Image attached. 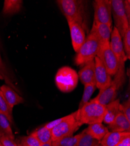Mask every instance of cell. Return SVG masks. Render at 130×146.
<instances>
[{"instance_id": "cell-31", "label": "cell", "mask_w": 130, "mask_h": 146, "mask_svg": "<svg viewBox=\"0 0 130 146\" xmlns=\"http://www.w3.org/2000/svg\"><path fill=\"white\" fill-rule=\"evenodd\" d=\"M0 142L3 146H18L15 142L14 139L9 137L1 132H0Z\"/></svg>"}, {"instance_id": "cell-29", "label": "cell", "mask_w": 130, "mask_h": 146, "mask_svg": "<svg viewBox=\"0 0 130 146\" xmlns=\"http://www.w3.org/2000/svg\"><path fill=\"white\" fill-rule=\"evenodd\" d=\"M20 143L26 146H40L41 144L39 141L32 134L27 136L23 137Z\"/></svg>"}, {"instance_id": "cell-28", "label": "cell", "mask_w": 130, "mask_h": 146, "mask_svg": "<svg viewBox=\"0 0 130 146\" xmlns=\"http://www.w3.org/2000/svg\"><path fill=\"white\" fill-rule=\"evenodd\" d=\"M123 38V46L125 56L127 59L130 58V27L125 33Z\"/></svg>"}, {"instance_id": "cell-1", "label": "cell", "mask_w": 130, "mask_h": 146, "mask_svg": "<svg viewBox=\"0 0 130 146\" xmlns=\"http://www.w3.org/2000/svg\"><path fill=\"white\" fill-rule=\"evenodd\" d=\"M67 21H74L89 31L88 14L86 1L82 0H57L56 1Z\"/></svg>"}, {"instance_id": "cell-7", "label": "cell", "mask_w": 130, "mask_h": 146, "mask_svg": "<svg viewBox=\"0 0 130 146\" xmlns=\"http://www.w3.org/2000/svg\"><path fill=\"white\" fill-rule=\"evenodd\" d=\"M112 14L114 19V27L119 31L121 38L124 36L130 24L127 18L123 0H111Z\"/></svg>"}, {"instance_id": "cell-38", "label": "cell", "mask_w": 130, "mask_h": 146, "mask_svg": "<svg viewBox=\"0 0 130 146\" xmlns=\"http://www.w3.org/2000/svg\"><path fill=\"white\" fill-rule=\"evenodd\" d=\"M95 146H104V145H102L100 143H99L98 144H97V145H95Z\"/></svg>"}, {"instance_id": "cell-36", "label": "cell", "mask_w": 130, "mask_h": 146, "mask_svg": "<svg viewBox=\"0 0 130 146\" xmlns=\"http://www.w3.org/2000/svg\"><path fill=\"white\" fill-rule=\"evenodd\" d=\"M18 146H26V145H24V144H22V143H20L19 144H18Z\"/></svg>"}, {"instance_id": "cell-15", "label": "cell", "mask_w": 130, "mask_h": 146, "mask_svg": "<svg viewBox=\"0 0 130 146\" xmlns=\"http://www.w3.org/2000/svg\"><path fill=\"white\" fill-rule=\"evenodd\" d=\"M0 90L4 100L12 109L15 106L24 102V99L8 85H3L0 87Z\"/></svg>"}, {"instance_id": "cell-11", "label": "cell", "mask_w": 130, "mask_h": 146, "mask_svg": "<svg viewBox=\"0 0 130 146\" xmlns=\"http://www.w3.org/2000/svg\"><path fill=\"white\" fill-rule=\"evenodd\" d=\"M94 62L96 86L100 91H103L109 86L112 80V76L109 74L104 64L98 57L94 58Z\"/></svg>"}, {"instance_id": "cell-32", "label": "cell", "mask_w": 130, "mask_h": 146, "mask_svg": "<svg viewBox=\"0 0 130 146\" xmlns=\"http://www.w3.org/2000/svg\"><path fill=\"white\" fill-rule=\"evenodd\" d=\"M67 116H64V117H62L61 118H59V119H57L56 120H53L51 121H50V122H49L46 123L44 126L47 128L48 129H50V130H51L53 128H54V127H55L56 126L58 125L59 124H60L61 122H63V121L64 120H65L67 118Z\"/></svg>"}, {"instance_id": "cell-20", "label": "cell", "mask_w": 130, "mask_h": 146, "mask_svg": "<svg viewBox=\"0 0 130 146\" xmlns=\"http://www.w3.org/2000/svg\"><path fill=\"white\" fill-rule=\"evenodd\" d=\"M23 4L22 0H5L3 13L5 15H12L18 13Z\"/></svg>"}, {"instance_id": "cell-40", "label": "cell", "mask_w": 130, "mask_h": 146, "mask_svg": "<svg viewBox=\"0 0 130 146\" xmlns=\"http://www.w3.org/2000/svg\"><path fill=\"white\" fill-rule=\"evenodd\" d=\"M0 93H1V90H0Z\"/></svg>"}, {"instance_id": "cell-23", "label": "cell", "mask_w": 130, "mask_h": 146, "mask_svg": "<svg viewBox=\"0 0 130 146\" xmlns=\"http://www.w3.org/2000/svg\"><path fill=\"white\" fill-rule=\"evenodd\" d=\"M99 143L100 141L92 137L86 129H85L81 133V136L76 146H95Z\"/></svg>"}, {"instance_id": "cell-27", "label": "cell", "mask_w": 130, "mask_h": 146, "mask_svg": "<svg viewBox=\"0 0 130 146\" xmlns=\"http://www.w3.org/2000/svg\"><path fill=\"white\" fill-rule=\"evenodd\" d=\"M0 74H1V76L3 77L4 80H5V82L7 84L9 85V86L11 87L12 88H13L14 90H15L18 91L15 87L14 85L12 83V81H11L8 75V71L7 70V68L3 62V60L1 56V53H0Z\"/></svg>"}, {"instance_id": "cell-8", "label": "cell", "mask_w": 130, "mask_h": 146, "mask_svg": "<svg viewBox=\"0 0 130 146\" xmlns=\"http://www.w3.org/2000/svg\"><path fill=\"white\" fill-rule=\"evenodd\" d=\"M93 5L94 21L112 27V6L110 0H95Z\"/></svg>"}, {"instance_id": "cell-3", "label": "cell", "mask_w": 130, "mask_h": 146, "mask_svg": "<svg viewBox=\"0 0 130 146\" xmlns=\"http://www.w3.org/2000/svg\"><path fill=\"white\" fill-rule=\"evenodd\" d=\"M125 80V63L120 64L119 69L114 76V78L112 80L109 86L104 90L100 91L94 99L105 106L115 100L118 91L124 85Z\"/></svg>"}, {"instance_id": "cell-18", "label": "cell", "mask_w": 130, "mask_h": 146, "mask_svg": "<svg viewBox=\"0 0 130 146\" xmlns=\"http://www.w3.org/2000/svg\"><path fill=\"white\" fill-rule=\"evenodd\" d=\"M120 100L118 99L106 105L105 113L103 120L104 123L109 125L113 122L117 115L120 112Z\"/></svg>"}, {"instance_id": "cell-5", "label": "cell", "mask_w": 130, "mask_h": 146, "mask_svg": "<svg viewBox=\"0 0 130 146\" xmlns=\"http://www.w3.org/2000/svg\"><path fill=\"white\" fill-rule=\"evenodd\" d=\"M78 74L73 68L63 67L57 71L55 77V84L60 91L68 93L74 91L78 83Z\"/></svg>"}, {"instance_id": "cell-6", "label": "cell", "mask_w": 130, "mask_h": 146, "mask_svg": "<svg viewBox=\"0 0 130 146\" xmlns=\"http://www.w3.org/2000/svg\"><path fill=\"white\" fill-rule=\"evenodd\" d=\"M81 125L77 119V112L68 115L67 118L60 124L51 130V141H54L64 137L73 136Z\"/></svg>"}, {"instance_id": "cell-12", "label": "cell", "mask_w": 130, "mask_h": 146, "mask_svg": "<svg viewBox=\"0 0 130 146\" xmlns=\"http://www.w3.org/2000/svg\"><path fill=\"white\" fill-rule=\"evenodd\" d=\"M74 50L78 52L86 39V32L79 24L74 21H67Z\"/></svg>"}, {"instance_id": "cell-30", "label": "cell", "mask_w": 130, "mask_h": 146, "mask_svg": "<svg viewBox=\"0 0 130 146\" xmlns=\"http://www.w3.org/2000/svg\"><path fill=\"white\" fill-rule=\"evenodd\" d=\"M119 110L122 112L127 119L130 121V98L124 102L123 104H120Z\"/></svg>"}, {"instance_id": "cell-21", "label": "cell", "mask_w": 130, "mask_h": 146, "mask_svg": "<svg viewBox=\"0 0 130 146\" xmlns=\"http://www.w3.org/2000/svg\"><path fill=\"white\" fill-rule=\"evenodd\" d=\"M31 134L39 141L40 144L52 141L51 130L46 128L44 126L38 129Z\"/></svg>"}, {"instance_id": "cell-39", "label": "cell", "mask_w": 130, "mask_h": 146, "mask_svg": "<svg viewBox=\"0 0 130 146\" xmlns=\"http://www.w3.org/2000/svg\"><path fill=\"white\" fill-rule=\"evenodd\" d=\"M0 146H3V144L1 143V142H0Z\"/></svg>"}, {"instance_id": "cell-13", "label": "cell", "mask_w": 130, "mask_h": 146, "mask_svg": "<svg viewBox=\"0 0 130 146\" xmlns=\"http://www.w3.org/2000/svg\"><path fill=\"white\" fill-rule=\"evenodd\" d=\"M90 31L96 35L99 40L100 47L110 44L112 27L107 24L100 23L93 21Z\"/></svg>"}, {"instance_id": "cell-17", "label": "cell", "mask_w": 130, "mask_h": 146, "mask_svg": "<svg viewBox=\"0 0 130 146\" xmlns=\"http://www.w3.org/2000/svg\"><path fill=\"white\" fill-rule=\"evenodd\" d=\"M129 135L130 132L109 131L100 140V143L104 146H115L124 137Z\"/></svg>"}, {"instance_id": "cell-14", "label": "cell", "mask_w": 130, "mask_h": 146, "mask_svg": "<svg viewBox=\"0 0 130 146\" xmlns=\"http://www.w3.org/2000/svg\"><path fill=\"white\" fill-rule=\"evenodd\" d=\"M78 72V77L84 86L86 84L96 83L95 82V62L94 59L84 64Z\"/></svg>"}, {"instance_id": "cell-33", "label": "cell", "mask_w": 130, "mask_h": 146, "mask_svg": "<svg viewBox=\"0 0 130 146\" xmlns=\"http://www.w3.org/2000/svg\"><path fill=\"white\" fill-rule=\"evenodd\" d=\"M123 3L125 13L128 22L130 24V1L129 0H125V1H124Z\"/></svg>"}, {"instance_id": "cell-19", "label": "cell", "mask_w": 130, "mask_h": 146, "mask_svg": "<svg viewBox=\"0 0 130 146\" xmlns=\"http://www.w3.org/2000/svg\"><path fill=\"white\" fill-rule=\"evenodd\" d=\"M86 129L92 137L99 141L109 131L108 127L103 125L102 123H95L89 125V126Z\"/></svg>"}, {"instance_id": "cell-37", "label": "cell", "mask_w": 130, "mask_h": 146, "mask_svg": "<svg viewBox=\"0 0 130 146\" xmlns=\"http://www.w3.org/2000/svg\"><path fill=\"white\" fill-rule=\"evenodd\" d=\"M0 80H4V78H3V77L1 76V74H0Z\"/></svg>"}, {"instance_id": "cell-25", "label": "cell", "mask_w": 130, "mask_h": 146, "mask_svg": "<svg viewBox=\"0 0 130 146\" xmlns=\"http://www.w3.org/2000/svg\"><path fill=\"white\" fill-rule=\"evenodd\" d=\"M80 136L81 133L52 141V146H76Z\"/></svg>"}, {"instance_id": "cell-35", "label": "cell", "mask_w": 130, "mask_h": 146, "mask_svg": "<svg viewBox=\"0 0 130 146\" xmlns=\"http://www.w3.org/2000/svg\"><path fill=\"white\" fill-rule=\"evenodd\" d=\"M40 146H52V141L44 143V144H41Z\"/></svg>"}, {"instance_id": "cell-10", "label": "cell", "mask_w": 130, "mask_h": 146, "mask_svg": "<svg viewBox=\"0 0 130 146\" xmlns=\"http://www.w3.org/2000/svg\"><path fill=\"white\" fill-rule=\"evenodd\" d=\"M110 47L120 64L125 63L128 60L124 50L121 35L115 27H113L110 40Z\"/></svg>"}, {"instance_id": "cell-34", "label": "cell", "mask_w": 130, "mask_h": 146, "mask_svg": "<svg viewBox=\"0 0 130 146\" xmlns=\"http://www.w3.org/2000/svg\"><path fill=\"white\" fill-rule=\"evenodd\" d=\"M115 146H130V135L124 137Z\"/></svg>"}, {"instance_id": "cell-4", "label": "cell", "mask_w": 130, "mask_h": 146, "mask_svg": "<svg viewBox=\"0 0 130 146\" xmlns=\"http://www.w3.org/2000/svg\"><path fill=\"white\" fill-rule=\"evenodd\" d=\"M100 48L99 40L94 32L90 31L86 39L80 47L75 58L77 66L84 65L90 60L94 59Z\"/></svg>"}, {"instance_id": "cell-24", "label": "cell", "mask_w": 130, "mask_h": 146, "mask_svg": "<svg viewBox=\"0 0 130 146\" xmlns=\"http://www.w3.org/2000/svg\"><path fill=\"white\" fill-rule=\"evenodd\" d=\"M84 86V91L83 95H82L81 101L79 103V109L82 108L85 104H86L90 101L92 95L96 89V83L86 84Z\"/></svg>"}, {"instance_id": "cell-22", "label": "cell", "mask_w": 130, "mask_h": 146, "mask_svg": "<svg viewBox=\"0 0 130 146\" xmlns=\"http://www.w3.org/2000/svg\"><path fill=\"white\" fill-rule=\"evenodd\" d=\"M0 132L9 137L15 139L11 123L7 116L0 111Z\"/></svg>"}, {"instance_id": "cell-16", "label": "cell", "mask_w": 130, "mask_h": 146, "mask_svg": "<svg viewBox=\"0 0 130 146\" xmlns=\"http://www.w3.org/2000/svg\"><path fill=\"white\" fill-rule=\"evenodd\" d=\"M108 125L110 131L130 132V121L120 111L113 122Z\"/></svg>"}, {"instance_id": "cell-9", "label": "cell", "mask_w": 130, "mask_h": 146, "mask_svg": "<svg viewBox=\"0 0 130 146\" xmlns=\"http://www.w3.org/2000/svg\"><path fill=\"white\" fill-rule=\"evenodd\" d=\"M111 76H114L119 67V63L110 49V44L101 46L97 56Z\"/></svg>"}, {"instance_id": "cell-26", "label": "cell", "mask_w": 130, "mask_h": 146, "mask_svg": "<svg viewBox=\"0 0 130 146\" xmlns=\"http://www.w3.org/2000/svg\"><path fill=\"white\" fill-rule=\"evenodd\" d=\"M0 111L4 113L9 120L11 124L14 123L13 116V109H12L4 100L1 93H0Z\"/></svg>"}, {"instance_id": "cell-2", "label": "cell", "mask_w": 130, "mask_h": 146, "mask_svg": "<svg viewBox=\"0 0 130 146\" xmlns=\"http://www.w3.org/2000/svg\"><path fill=\"white\" fill-rule=\"evenodd\" d=\"M105 110L106 106L94 98L76 111L77 119L81 126L84 124L102 123Z\"/></svg>"}]
</instances>
